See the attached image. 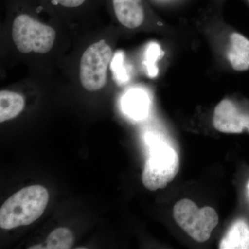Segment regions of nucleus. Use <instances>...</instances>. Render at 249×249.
<instances>
[{"instance_id": "6e6552de", "label": "nucleus", "mask_w": 249, "mask_h": 249, "mask_svg": "<svg viewBox=\"0 0 249 249\" xmlns=\"http://www.w3.org/2000/svg\"><path fill=\"white\" fill-rule=\"evenodd\" d=\"M227 56L234 71H249V39L240 33H231L229 36Z\"/></svg>"}, {"instance_id": "2eb2a0df", "label": "nucleus", "mask_w": 249, "mask_h": 249, "mask_svg": "<svg viewBox=\"0 0 249 249\" xmlns=\"http://www.w3.org/2000/svg\"><path fill=\"white\" fill-rule=\"evenodd\" d=\"M86 0H52L55 4L61 5L64 7L76 8L81 6Z\"/></svg>"}, {"instance_id": "f3484780", "label": "nucleus", "mask_w": 249, "mask_h": 249, "mask_svg": "<svg viewBox=\"0 0 249 249\" xmlns=\"http://www.w3.org/2000/svg\"><path fill=\"white\" fill-rule=\"evenodd\" d=\"M247 2L249 5V0H247Z\"/></svg>"}, {"instance_id": "9b49d317", "label": "nucleus", "mask_w": 249, "mask_h": 249, "mask_svg": "<svg viewBox=\"0 0 249 249\" xmlns=\"http://www.w3.org/2000/svg\"><path fill=\"white\" fill-rule=\"evenodd\" d=\"M124 111L131 117L142 119L147 115L149 100L146 93L140 89H132L126 93L123 99Z\"/></svg>"}, {"instance_id": "7ed1b4c3", "label": "nucleus", "mask_w": 249, "mask_h": 249, "mask_svg": "<svg viewBox=\"0 0 249 249\" xmlns=\"http://www.w3.org/2000/svg\"><path fill=\"white\" fill-rule=\"evenodd\" d=\"M55 31L27 14L17 16L13 24L12 37L19 52L46 53L53 47Z\"/></svg>"}, {"instance_id": "dca6fc26", "label": "nucleus", "mask_w": 249, "mask_h": 249, "mask_svg": "<svg viewBox=\"0 0 249 249\" xmlns=\"http://www.w3.org/2000/svg\"><path fill=\"white\" fill-rule=\"evenodd\" d=\"M247 190H248V195L249 196V182L248 183V186H247Z\"/></svg>"}, {"instance_id": "0eeeda50", "label": "nucleus", "mask_w": 249, "mask_h": 249, "mask_svg": "<svg viewBox=\"0 0 249 249\" xmlns=\"http://www.w3.org/2000/svg\"><path fill=\"white\" fill-rule=\"evenodd\" d=\"M113 8L119 22L128 29L140 27L145 19L142 0H112Z\"/></svg>"}, {"instance_id": "20e7f679", "label": "nucleus", "mask_w": 249, "mask_h": 249, "mask_svg": "<svg viewBox=\"0 0 249 249\" xmlns=\"http://www.w3.org/2000/svg\"><path fill=\"white\" fill-rule=\"evenodd\" d=\"M173 215L178 225L193 240L199 242L209 240L219 222L213 208L206 206L199 209L188 199H181L175 204Z\"/></svg>"}, {"instance_id": "ddd939ff", "label": "nucleus", "mask_w": 249, "mask_h": 249, "mask_svg": "<svg viewBox=\"0 0 249 249\" xmlns=\"http://www.w3.org/2000/svg\"><path fill=\"white\" fill-rule=\"evenodd\" d=\"M160 45L155 42H152L148 45L145 53V60L144 63L147 67L149 76L155 77L157 75V67L156 66V62L160 56Z\"/></svg>"}, {"instance_id": "f03ea898", "label": "nucleus", "mask_w": 249, "mask_h": 249, "mask_svg": "<svg viewBox=\"0 0 249 249\" xmlns=\"http://www.w3.org/2000/svg\"><path fill=\"white\" fill-rule=\"evenodd\" d=\"M150 153L142 173L144 186L150 191L163 189L173 181L179 170L180 161L175 149L150 137Z\"/></svg>"}, {"instance_id": "4468645a", "label": "nucleus", "mask_w": 249, "mask_h": 249, "mask_svg": "<svg viewBox=\"0 0 249 249\" xmlns=\"http://www.w3.org/2000/svg\"><path fill=\"white\" fill-rule=\"evenodd\" d=\"M111 71L114 79L119 83H124L127 80V76L123 66V54L118 52L111 60Z\"/></svg>"}, {"instance_id": "f8f14e48", "label": "nucleus", "mask_w": 249, "mask_h": 249, "mask_svg": "<svg viewBox=\"0 0 249 249\" xmlns=\"http://www.w3.org/2000/svg\"><path fill=\"white\" fill-rule=\"evenodd\" d=\"M74 237L70 229L58 228L49 234L46 241V249H70L73 246Z\"/></svg>"}, {"instance_id": "1a4fd4ad", "label": "nucleus", "mask_w": 249, "mask_h": 249, "mask_svg": "<svg viewBox=\"0 0 249 249\" xmlns=\"http://www.w3.org/2000/svg\"><path fill=\"white\" fill-rule=\"evenodd\" d=\"M220 249H249V225L243 219L232 224L219 244Z\"/></svg>"}, {"instance_id": "f257e3e1", "label": "nucleus", "mask_w": 249, "mask_h": 249, "mask_svg": "<svg viewBox=\"0 0 249 249\" xmlns=\"http://www.w3.org/2000/svg\"><path fill=\"white\" fill-rule=\"evenodd\" d=\"M49 199V192L40 185L22 188L1 206L0 227L10 230L32 224L45 212Z\"/></svg>"}, {"instance_id": "423d86ee", "label": "nucleus", "mask_w": 249, "mask_h": 249, "mask_svg": "<svg viewBox=\"0 0 249 249\" xmlns=\"http://www.w3.org/2000/svg\"><path fill=\"white\" fill-rule=\"evenodd\" d=\"M213 124L223 133L249 132V111H246L232 100H222L214 109Z\"/></svg>"}, {"instance_id": "9d476101", "label": "nucleus", "mask_w": 249, "mask_h": 249, "mask_svg": "<svg viewBox=\"0 0 249 249\" xmlns=\"http://www.w3.org/2000/svg\"><path fill=\"white\" fill-rule=\"evenodd\" d=\"M25 106L22 95L14 91H0V122L11 120L17 117Z\"/></svg>"}, {"instance_id": "39448f33", "label": "nucleus", "mask_w": 249, "mask_h": 249, "mask_svg": "<svg viewBox=\"0 0 249 249\" xmlns=\"http://www.w3.org/2000/svg\"><path fill=\"white\" fill-rule=\"evenodd\" d=\"M112 55L111 47L104 40L93 43L85 50L80 65V82L85 89L96 91L104 88Z\"/></svg>"}]
</instances>
